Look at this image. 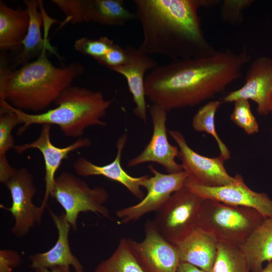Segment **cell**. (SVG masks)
Listing matches in <instances>:
<instances>
[{
    "label": "cell",
    "instance_id": "cell-1",
    "mask_svg": "<svg viewBox=\"0 0 272 272\" xmlns=\"http://www.w3.org/2000/svg\"><path fill=\"white\" fill-rule=\"evenodd\" d=\"M250 60L245 49L236 52L227 49L204 57L172 60L146 76V96L167 112L198 105L240 78Z\"/></svg>",
    "mask_w": 272,
    "mask_h": 272
},
{
    "label": "cell",
    "instance_id": "cell-2",
    "mask_svg": "<svg viewBox=\"0 0 272 272\" xmlns=\"http://www.w3.org/2000/svg\"><path fill=\"white\" fill-rule=\"evenodd\" d=\"M143 40L139 48L172 60L210 55L216 50L206 39L198 14L214 0H134Z\"/></svg>",
    "mask_w": 272,
    "mask_h": 272
},
{
    "label": "cell",
    "instance_id": "cell-3",
    "mask_svg": "<svg viewBox=\"0 0 272 272\" xmlns=\"http://www.w3.org/2000/svg\"><path fill=\"white\" fill-rule=\"evenodd\" d=\"M44 48L32 62L12 69L8 58L1 54L0 101L17 109L39 112L45 110L73 81L84 72L78 62L57 67L48 58Z\"/></svg>",
    "mask_w": 272,
    "mask_h": 272
},
{
    "label": "cell",
    "instance_id": "cell-4",
    "mask_svg": "<svg viewBox=\"0 0 272 272\" xmlns=\"http://www.w3.org/2000/svg\"><path fill=\"white\" fill-rule=\"evenodd\" d=\"M55 108L32 114L14 108L5 101L0 102L1 108L15 113L22 122L17 131L22 134L33 124L56 125L68 137L81 138L90 126H106L102 118L112 103L99 91L72 86L67 87L54 102Z\"/></svg>",
    "mask_w": 272,
    "mask_h": 272
},
{
    "label": "cell",
    "instance_id": "cell-5",
    "mask_svg": "<svg viewBox=\"0 0 272 272\" xmlns=\"http://www.w3.org/2000/svg\"><path fill=\"white\" fill-rule=\"evenodd\" d=\"M265 218L256 210L203 199L196 227L218 242L240 247Z\"/></svg>",
    "mask_w": 272,
    "mask_h": 272
},
{
    "label": "cell",
    "instance_id": "cell-6",
    "mask_svg": "<svg viewBox=\"0 0 272 272\" xmlns=\"http://www.w3.org/2000/svg\"><path fill=\"white\" fill-rule=\"evenodd\" d=\"M51 197L63 209L74 230H77V220L82 212H91L110 218L105 206L109 198L107 191L101 186L90 187L85 181L67 171L56 176Z\"/></svg>",
    "mask_w": 272,
    "mask_h": 272
},
{
    "label": "cell",
    "instance_id": "cell-7",
    "mask_svg": "<svg viewBox=\"0 0 272 272\" xmlns=\"http://www.w3.org/2000/svg\"><path fill=\"white\" fill-rule=\"evenodd\" d=\"M203 199L186 186L174 192L158 211L153 223L166 240L176 245L196 227Z\"/></svg>",
    "mask_w": 272,
    "mask_h": 272
},
{
    "label": "cell",
    "instance_id": "cell-8",
    "mask_svg": "<svg viewBox=\"0 0 272 272\" xmlns=\"http://www.w3.org/2000/svg\"><path fill=\"white\" fill-rule=\"evenodd\" d=\"M148 168L152 176H148L142 183L147 194L138 203L118 210L116 216L120 224H127L135 221L152 212H157L175 192L185 185L188 178L183 170L173 173H162L153 165Z\"/></svg>",
    "mask_w": 272,
    "mask_h": 272
},
{
    "label": "cell",
    "instance_id": "cell-9",
    "mask_svg": "<svg viewBox=\"0 0 272 272\" xmlns=\"http://www.w3.org/2000/svg\"><path fill=\"white\" fill-rule=\"evenodd\" d=\"M9 189L12 205L1 208L9 211L14 219L12 232L17 237L26 236L36 224L40 223L44 212L36 206L33 198L37 191L32 175L25 167L17 169L4 184Z\"/></svg>",
    "mask_w": 272,
    "mask_h": 272
},
{
    "label": "cell",
    "instance_id": "cell-10",
    "mask_svg": "<svg viewBox=\"0 0 272 272\" xmlns=\"http://www.w3.org/2000/svg\"><path fill=\"white\" fill-rule=\"evenodd\" d=\"M168 133L178 145V157L189 180L209 187L226 185L235 181V176H231L227 171L225 160L221 156L209 158L201 155L188 146L180 131L170 130Z\"/></svg>",
    "mask_w": 272,
    "mask_h": 272
},
{
    "label": "cell",
    "instance_id": "cell-11",
    "mask_svg": "<svg viewBox=\"0 0 272 272\" xmlns=\"http://www.w3.org/2000/svg\"><path fill=\"white\" fill-rule=\"evenodd\" d=\"M229 184L209 187L197 184L189 180L185 186L205 199L217 201L229 205L253 209L265 219L272 218V200L265 193L251 189L240 174Z\"/></svg>",
    "mask_w": 272,
    "mask_h": 272
},
{
    "label": "cell",
    "instance_id": "cell-12",
    "mask_svg": "<svg viewBox=\"0 0 272 272\" xmlns=\"http://www.w3.org/2000/svg\"><path fill=\"white\" fill-rule=\"evenodd\" d=\"M144 229L142 241L128 239L145 272H177L180 261L177 246L163 237L153 221L148 220Z\"/></svg>",
    "mask_w": 272,
    "mask_h": 272
},
{
    "label": "cell",
    "instance_id": "cell-13",
    "mask_svg": "<svg viewBox=\"0 0 272 272\" xmlns=\"http://www.w3.org/2000/svg\"><path fill=\"white\" fill-rule=\"evenodd\" d=\"M167 112L160 106L152 104L149 113L153 124V133L150 142L144 150L127 162L130 167L146 162H154L161 165L168 173L183 171L181 164L175 161L178 157L179 149L169 142L166 129Z\"/></svg>",
    "mask_w": 272,
    "mask_h": 272
},
{
    "label": "cell",
    "instance_id": "cell-14",
    "mask_svg": "<svg viewBox=\"0 0 272 272\" xmlns=\"http://www.w3.org/2000/svg\"><path fill=\"white\" fill-rule=\"evenodd\" d=\"M51 127V125L48 124L42 125L40 135L37 139L30 143L15 145L14 148L15 151L18 154L29 149H36L42 155L45 166V191L40 207L43 212L47 205L49 198L52 196L56 173L62 162L68 158L71 152L89 147L91 144L89 139L81 138L66 147H56L52 143L50 140Z\"/></svg>",
    "mask_w": 272,
    "mask_h": 272
},
{
    "label": "cell",
    "instance_id": "cell-15",
    "mask_svg": "<svg viewBox=\"0 0 272 272\" xmlns=\"http://www.w3.org/2000/svg\"><path fill=\"white\" fill-rule=\"evenodd\" d=\"M24 3L29 13V25L27 34L21 43L23 49L13 59L10 65L11 69H17L30 62L32 58H37L44 48H48L49 52L61 60L60 55L48 39L50 27L58 21L48 16L43 7V1L25 0Z\"/></svg>",
    "mask_w": 272,
    "mask_h": 272
},
{
    "label": "cell",
    "instance_id": "cell-16",
    "mask_svg": "<svg viewBox=\"0 0 272 272\" xmlns=\"http://www.w3.org/2000/svg\"><path fill=\"white\" fill-rule=\"evenodd\" d=\"M272 91V58L260 56L250 63L246 74L245 83L240 88L225 96L222 102L238 100H251L257 104V111L265 115L271 112L270 101Z\"/></svg>",
    "mask_w": 272,
    "mask_h": 272
},
{
    "label": "cell",
    "instance_id": "cell-17",
    "mask_svg": "<svg viewBox=\"0 0 272 272\" xmlns=\"http://www.w3.org/2000/svg\"><path fill=\"white\" fill-rule=\"evenodd\" d=\"M128 54L126 63L110 69L123 76L126 79L135 104L133 112L144 123L147 120V106L146 101L145 75L147 71L157 66V63L149 55L139 47H125Z\"/></svg>",
    "mask_w": 272,
    "mask_h": 272
},
{
    "label": "cell",
    "instance_id": "cell-18",
    "mask_svg": "<svg viewBox=\"0 0 272 272\" xmlns=\"http://www.w3.org/2000/svg\"><path fill=\"white\" fill-rule=\"evenodd\" d=\"M127 141V135L124 133L116 143L117 153L113 161L100 166L94 164L84 157H79L74 163L76 173L82 177L103 176L123 185L135 197L142 200L144 194L141 188L148 175L133 177L129 175L121 164V155Z\"/></svg>",
    "mask_w": 272,
    "mask_h": 272
},
{
    "label": "cell",
    "instance_id": "cell-19",
    "mask_svg": "<svg viewBox=\"0 0 272 272\" xmlns=\"http://www.w3.org/2000/svg\"><path fill=\"white\" fill-rule=\"evenodd\" d=\"M48 211L58 232L57 239L48 251L35 253L29 257L31 262L30 267L36 269L72 266L75 272H84L83 265L73 253L70 247L69 235L72 227L64 213L56 214L50 209Z\"/></svg>",
    "mask_w": 272,
    "mask_h": 272
},
{
    "label": "cell",
    "instance_id": "cell-20",
    "mask_svg": "<svg viewBox=\"0 0 272 272\" xmlns=\"http://www.w3.org/2000/svg\"><path fill=\"white\" fill-rule=\"evenodd\" d=\"M218 244L212 235L196 227L176 245L180 262L210 272L216 259Z\"/></svg>",
    "mask_w": 272,
    "mask_h": 272
},
{
    "label": "cell",
    "instance_id": "cell-21",
    "mask_svg": "<svg viewBox=\"0 0 272 272\" xmlns=\"http://www.w3.org/2000/svg\"><path fill=\"white\" fill-rule=\"evenodd\" d=\"M26 8L14 9L0 1V49L20 53L29 25Z\"/></svg>",
    "mask_w": 272,
    "mask_h": 272
},
{
    "label": "cell",
    "instance_id": "cell-22",
    "mask_svg": "<svg viewBox=\"0 0 272 272\" xmlns=\"http://www.w3.org/2000/svg\"><path fill=\"white\" fill-rule=\"evenodd\" d=\"M82 23L121 26L136 19L126 9L122 0H81Z\"/></svg>",
    "mask_w": 272,
    "mask_h": 272
},
{
    "label": "cell",
    "instance_id": "cell-23",
    "mask_svg": "<svg viewBox=\"0 0 272 272\" xmlns=\"http://www.w3.org/2000/svg\"><path fill=\"white\" fill-rule=\"evenodd\" d=\"M251 272H259L263 263L272 261V218H266L240 247Z\"/></svg>",
    "mask_w": 272,
    "mask_h": 272
},
{
    "label": "cell",
    "instance_id": "cell-24",
    "mask_svg": "<svg viewBox=\"0 0 272 272\" xmlns=\"http://www.w3.org/2000/svg\"><path fill=\"white\" fill-rule=\"evenodd\" d=\"M22 124L17 115L6 108H0V181L5 184L17 169L9 163L7 154L15 147L13 128Z\"/></svg>",
    "mask_w": 272,
    "mask_h": 272
},
{
    "label": "cell",
    "instance_id": "cell-25",
    "mask_svg": "<svg viewBox=\"0 0 272 272\" xmlns=\"http://www.w3.org/2000/svg\"><path fill=\"white\" fill-rule=\"evenodd\" d=\"M93 272H145L128 238H122L111 256L100 262Z\"/></svg>",
    "mask_w": 272,
    "mask_h": 272
},
{
    "label": "cell",
    "instance_id": "cell-26",
    "mask_svg": "<svg viewBox=\"0 0 272 272\" xmlns=\"http://www.w3.org/2000/svg\"><path fill=\"white\" fill-rule=\"evenodd\" d=\"M222 103V101H211L201 107L193 117L192 126L197 131L211 135L218 144L220 156L227 161L230 158V151L219 137L215 125V114Z\"/></svg>",
    "mask_w": 272,
    "mask_h": 272
},
{
    "label": "cell",
    "instance_id": "cell-27",
    "mask_svg": "<svg viewBox=\"0 0 272 272\" xmlns=\"http://www.w3.org/2000/svg\"><path fill=\"white\" fill-rule=\"evenodd\" d=\"M210 272H251L240 247L218 242L217 254Z\"/></svg>",
    "mask_w": 272,
    "mask_h": 272
},
{
    "label": "cell",
    "instance_id": "cell-28",
    "mask_svg": "<svg viewBox=\"0 0 272 272\" xmlns=\"http://www.w3.org/2000/svg\"><path fill=\"white\" fill-rule=\"evenodd\" d=\"M230 118L247 134H253L259 131L258 122L252 112L249 100L242 99L235 101Z\"/></svg>",
    "mask_w": 272,
    "mask_h": 272
},
{
    "label": "cell",
    "instance_id": "cell-29",
    "mask_svg": "<svg viewBox=\"0 0 272 272\" xmlns=\"http://www.w3.org/2000/svg\"><path fill=\"white\" fill-rule=\"evenodd\" d=\"M114 44L113 40L106 36L98 39L83 37L75 42L74 46L76 50L91 56L98 61L109 51Z\"/></svg>",
    "mask_w": 272,
    "mask_h": 272
},
{
    "label": "cell",
    "instance_id": "cell-30",
    "mask_svg": "<svg viewBox=\"0 0 272 272\" xmlns=\"http://www.w3.org/2000/svg\"><path fill=\"white\" fill-rule=\"evenodd\" d=\"M252 0H225L221 7V14L223 21L230 24H238L243 19V11L248 7Z\"/></svg>",
    "mask_w": 272,
    "mask_h": 272
},
{
    "label": "cell",
    "instance_id": "cell-31",
    "mask_svg": "<svg viewBox=\"0 0 272 272\" xmlns=\"http://www.w3.org/2000/svg\"><path fill=\"white\" fill-rule=\"evenodd\" d=\"M127 59L126 48L115 43L109 51L97 61L110 69L125 64Z\"/></svg>",
    "mask_w": 272,
    "mask_h": 272
},
{
    "label": "cell",
    "instance_id": "cell-32",
    "mask_svg": "<svg viewBox=\"0 0 272 272\" xmlns=\"http://www.w3.org/2000/svg\"><path fill=\"white\" fill-rule=\"evenodd\" d=\"M21 263V256L16 251L11 249L0 250V272H13V268Z\"/></svg>",
    "mask_w": 272,
    "mask_h": 272
},
{
    "label": "cell",
    "instance_id": "cell-33",
    "mask_svg": "<svg viewBox=\"0 0 272 272\" xmlns=\"http://www.w3.org/2000/svg\"><path fill=\"white\" fill-rule=\"evenodd\" d=\"M177 272H206L193 265L187 263L180 262Z\"/></svg>",
    "mask_w": 272,
    "mask_h": 272
},
{
    "label": "cell",
    "instance_id": "cell-34",
    "mask_svg": "<svg viewBox=\"0 0 272 272\" xmlns=\"http://www.w3.org/2000/svg\"><path fill=\"white\" fill-rule=\"evenodd\" d=\"M35 272H72L69 267H55L50 269L38 268L34 269Z\"/></svg>",
    "mask_w": 272,
    "mask_h": 272
},
{
    "label": "cell",
    "instance_id": "cell-35",
    "mask_svg": "<svg viewBox=\"0 0 272 272\" xmlns=\"http://www.w3.org/2000/svg\"><path fill=\"white\" fill-rule=\"evenodd\" d=\"M259 272H272V261L268 262L267 265Z\"/></svg>",
    "mask_w": 272,
    "mask_h": 272
},
{
    "label": "cell",
    "instance_id": "cell-36",
    "mask_svg": "<svg viewBox=\"0 0 272 272\" xmlns=\"http://www.w3.org/2000/svg\"><path fill=\"white\" fill-rule=\"evenodd\" d=\"M270 111H272V91H271V98H270Z\"/></svg>",
    "mask_w": 272,
    "mask_h": 272
}]
</instances>
